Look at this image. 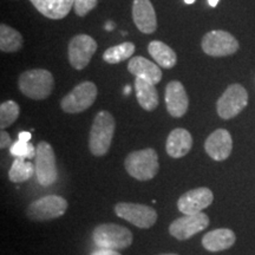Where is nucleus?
Instances as JSON below:
<instances>
[{"instance_id":"1","label":"nucleus","mask_w":255,"mask_h":255,"mask_svg":"<svg viewBox=\"0 0 255 255\" xmlns=\"http://www.w3.org/2000/svg\"><path fill=\"white\" fill-rule=\"evenodd\" d=\"M116 129V122L109 111L96 115L89 136V149L95 156H104L109 151Z\"/></svg>"},{"instance_id":"2","label":"nucleus","mask_w":255,"mask_h":255,"mask_svg":"<svg viewBox=\"0 0 255 255\" xmlns=\"http://www.w3.org/2000/svg\"><path fill=\"white\" fill-rule=\"evenodd\" d=\"M21 94L31 100H45L52 94L55 79L52 73L44 69L28 70L21 73L18 81Z\"/></svg>"},{"instance_id":"3","label":"nucleus","mask_w":255,"mask_h":255,"mask_svg":"<svg viewBox=\"0 0 255 255\" xmlns=\"http://www.w3.org/2000/svg\"><path fill=\"white\" fill-rule=\"evenodd\" d=\"M124 167L130 176L138 181L152 180L158 173V155L152 148L130 152L124 161Z\"/></svg>"},{"instance_id":"4","label":"nucleus","mask_w":255,"mask_h":255,"mask_svg":"<svg viewBox=\"0 0 255 255\" xmlns=\"http://www.w3.org/2000/svg\"><path fill=\"white\" fill-rule=\"evenodd\" d=\"M92 240L98 248L126 250L132 244L133 235L130 229L116 223H102L92 232Z\"/></svg>"},{"instance_id":"5","label":"nucleus","mask_w":255,"mask_h":255,"mask_svg":"<svg viewBox=\"0 0 255 255\" xmlns=\"http://www.w3.org/2000/svg\"><path fill=\"white\" fill-rule=\"evenodd\" d=\"M69 203L58 195H46L34 200L26 208V216L32 221H49L65 214Z\"/></svg>"},{"instance_id":"6","label":"nucleus","mask_w":255,"mask_h":255,"mask_svg":"<svg viewBox=\"0 0 255 255\" xmlns=\"http://www.w3.org/2000/svg\"><path fill=\"white\" fill-rule=\"evenodd\" d=\"M36 176L39 184L50 187L58 180V169L56 163V155L52 146L47 142H39L36 146L34 157Z\"/></svg>"},{"instance_id":"7","label":"nucleus","mask_w":255,"mask_h":255,"mask_svg":"<svg viewBox=\"0 0 255 255\" xmlns=\"http://www.w3.org/2000/svg\"><path fill=\"white\" fill-rule=\"evenodd\" d=\"M248 104V92L240 84H232L226 89L216 103L219 116L223 120H231L238 116Z\"/></svg>"},{"instance_id":"8","label":"nucleus","mask_w":255,"mask_h":255,"mask_svg":"<svg viewBox=\"0 0 255 255\" xmlns=\"http://www.w3.org/2000/svg\"><path fill=\"white\" fill-rule=\"evenodd\" d=\"M115 213L119 218L142 229H149L157 221V213L151 207L139 203L120 202L115 206Z\"/></svg>"},{"instance_id":"9","label":"nucleus","mask_w":255,"mask_h":255,"mask_svg":"<svg viewBox=\"0 0 255 255\" xmlns=\"http://www.w3.org/2000/svg\"><path fill=\"white\" fill-rule=\"evenodd\" d=\"M97 97V87L92 82H82L60 102V108L68 114H79L89 109Z\"/></svg>"},{"instance_id":"10","label":"nucleus","mask_w":255,"mask_h":255,"mask_svg":"<svg viewBox=\"0 0 255 255\" xmlns=\"http://www.w3.org/2000/svg\"><path fill=\"white\" fill-rule=\"evenodd\" d=\"M202 50L208 56L226 57L239 50V41L227 31L214 30L205 34L202 39Z\"/></svg>"},{"instance_id":"11","label":"nucleus","mask_w":255,"mask_h":255,"mask_svg":"<svg viewBox=\"0 0 255 255\" xmlns=\"http://www.w3.org/2000/svg\"><path fill=\"white\" fill-rule=\"evenodd\" d=\"M209 226V218L205 213L193 215H183L182 218L174 220L169 226V234L178 241H184L202 232Z\"/></svg>"},{"instance_id":"12","label":"nucleus","mask_w":255,"mask_h":255,"mask_svg":"<svg viewBox=\"0 0 255 255\" xmlns=\"http://www.w3.org/2000/svg\"><path fill=\"white\" fill-rule=\"evenodd\" d=\"M97 50V43L88 34L73 37L69 44V62L76 70H83Z\"/></svg>"},{"instance_id":"13","label":"nucleus","mask_w":255,"mask_h":255,"mask_svg":"<svg viewBox=\"0 0 255 255\" xmlns=\"http://www.w3.org/2000/svg\"><path fill=\"white\" fill-rule=\"evenodd\" d=\"M214 195L209 188L200 187L184 193L177 201V208L183 215L202 213L203 209L213 203Z\"/></svg>"},{"instance_id":"14","label":"nucleus","mask_w":255,"mask_h":255,"mask_svg":"<svg viewBox=\"0 0 255 255\" xmlns=\"http://www.w3.org/2000/svg\"><path fill=\"white\" fill-rule=\"evenodd\" d=\"M206 152L214 161H225L231 155L233 139L231 133L226 129H218L212 132L206 139Z\"/></svg>"},{"instance_id":"15","label":"nucleus","mask_w":255,"mask_h":255,"mask_svg":"<svg viewBox=\"0 0 255 255\" xmlns=\"http://www.w3.org/2000/svg\"><path fill=\"white\" fill-rule=\"evenodd\" d=\"M164 100L168 113L171 116L178 119L186 115L189 107V100H188L184 87L180 82L173 81L169 83L165 88Z\"/></svg>"},{"instance_id":"16","label":"nucleus","mask_w":255,"mask_h":255,"mask_svg":"<svg viewBox=\"0 0 255 255\" xmlns=\"http://www.w3.org/2000/svg\"><path fill=\"white\" fill-rule=\"evenodd\" d=\"M132 19L137 28L143 33H152L157 27L155 9L150 0H133Z\"/></svg>"},{"instance_id":"17","label":"nucleus","mask_w":255,"mask_h":255,"mask_svg":"<svg viewBox=\"0 0 255 255\" xmlns=\"http://www.w3.org/2000/svg\"><path fill=\"white\" fill-rule=\"evenodd\" d=\"M193 146V137L190 132L182 128H177L169 133L165 150L167 154L173 158H181L191 150Z\"/></svg>"},{"instance_id":"18","label":"nucleus","mask_w":255,"mask_h":255,"mask_svg":"<svg viewBox=\"0 0 255 255\" xmlns=\"http://www.w3.org/2000/svg\"><path fill=\"white\" fill-rule=\"evenodd\" d=\"M128 70L136 77H141L152 84H158L162 79V71L159 66L144 57L137 56L130 59Z\"/></svg>"},{"instance_id":"19","label":"nucleus","mask_w":255,"mask_h":255,"mask_svg":"<svg viewBox=\"0 0 255 255\" xmlns=\"http://www.w3.org/2000/svg\"><path fill=\"white\" fill-rule=\"evenodd\" d=\"M235 240L237 237L232 229L219 228L207 233L202 238V246L209 252H221L231 248Z\"/></svg>"},{"instance_id":"20","label":"nucleus","mask_w":255,"mask_h":255,"mask_svg":"<svg viewBox=\"0 0 255 255\" xmlns=\"http://www.w3.org/2000/svg\"><path fill=\"white\" fill-rule=\"evenodd\" d=\"M41 14L50 19H63L73 8L75 0H30Z\"/></svg>"},{"instance_id":"21","label":"nucleus","mask_w":255,"mask_h":255,"mask_svg":"<svg viewBox=\"0 0 255 255\" xmlns=\"http://www.w3.org/2000/svg\"><path fill=\"white\" fill-rule=\"evenodd\" d=\"M135 91L137 101L144 110L152 111L158 107V94L155 84L141 77H136Z\"/></svg>"},{"instance_id":"22","label":"nucleus","mask_w":255,"mask_h":255,"mask_svg":"<svg viewBox=\"0 0 255 255\" xmlns=\"http://www.w3.org/2000/svg\"><path fill=\"white\" fill-rule=\"evenodd\" d=\"M148 51L154 58L156 64L164 69H171L177 62L176 53L167 44L159 40H152L149 43Z\"/></svg>"},{"instance_id":"23","label":"nucleus","mask_w":255,"mask_h":255,"mask_svg":"<svg viewBox=\"0 0 255 255\" xmlns=\"http://www.w3.org/2000/svg\"><path fill=\"white\" fill-rule=\"evenodd\" d=\"M36 174V167L33 163L26 161V158L14 157L11 168L8 170V178L13 183H23L30 180Z\"/></svg>"},{"instance_id":"24","label":"nucleus","mask_w":255,"mask_h":255,"mask_svg":"<svg viewBox=\"0 0 255 255\" xmlns=\"http://www.w3.org/2000/svg\"><path fill=\"white\" fill-rule=\"evenodd\" d=\"M23 46V36L8 25L0 26V50L2 52H15Z\"/></svg>"},{"instance_id":"25","label":"nucleus","mask_w":255,"mask_h":255,"mask_svg":"<svg viewBox=\"0 0 255 255\" xmlns=\"http://www.w3.org/2000/svg\"><path fill=\"white\" fill-rule=\"evenodd\" d=\"M133 52H135V45L130 41H126V43L108 49L103 53V59L109 64H117L130 58Z\"/></svg>"},{"instance_id":"26","label":"nucleus","mask_w":255,"mask_h":255,"mask_svg":"<svg viewBox=\"0 0 255 255\" xmlns=\"http://www.w3.org/2000/svg\"><path fill=\"white\" fill-rule=\"evenodd\" d=\"M20 108L13 101H7L0 105V128L5 130L17 121Z\"/></svg>"},{"instance_id":"27","label":"nucleus","mask_w":255,"mask_h":255,"mask_svg":"<svg viewBox=\"0 0 255 255\" xmlns=\"http://www.w3.org/2000/svg\"><path fill=\"white\" fill-rule=\"evenodd\" d=\"M9 152L14 157H21L26 159H32L36 157V146L30 142L23 141H15L9 148Z\"/></svg>"},{"instance_id":"28","label":"nucleus","mask_w":255,"mask_h":255,"mask_svg":"<svg viewBox=\"0 0 255 255\" xmlns=\"http://www.w3.org/2000/svg\"><path fill=\"white\" fill-rule=\"evenodd\" d=\"M96 5H97V0H75L73 1V9L79 17H84L91 9L96 7Z\"/></svg>"},{"instance_id":"29","label":"nucleus","mask_w":255,"mask_h":255,"mask_svg":"<svg viewBox=\"0 0 255 255\" xmlns=\"http://www.w3.org/2000/svg\"><path fill=\"white\" fill-rule=\"evenodd\" d=\"M12 144H13V141H12L11 136H9L5 130H1V132H0V148H11Z\"/></svg>"},{"instance_id":"30","label":"nucleus","mask_w":255,"mask_h":255,"mask_svg":"<svg viewBox=\"0 0 255 255\" xmlns=\"http://www.w3.org/2000/svg\"><path fill=\"white\" fill-rule=\"evenodd\" d=\"M91 255H121V254L119 251L107 250V248H98V250L92 252Z\"/></svg>"},{"instance_id":"31","label":"nucleus","mask_w":255,"mask_h":255,"mask_svg":"<svg viewBox=\"0 0 255 255\" xmlns=\"http://www.w3.org/2000/svg\"><path fill=\"white\" fill-rule=\"evenodd\" d=\"M18 139L19 141H23V142H30L31 141V132H28V131L19 132Z\"/></svg>"},{"instance_id":"32","label":"nucleus","mask_w":255,"mask_h":255,"mask_svg":"<svg viewBox=\"0 0 255 255\" xmlns=\"http://www.w3.org/2000/svg\"><path fill=\"white\" fill-rule=\"evenodd\" d=\"M219 1L220 0H208V4H209V6H212V7H216L219 4Z\"/></svg>"},{"instance_id":"33","label":"nucleus","mask_w":255,"mask_h":255,"mask_svg":"<svg viewBox=\"0 0 255 255\" xmlns=\"http://www.w3.org/2000/svg\"><path fill=\"white\" fill-rule=\"evenodd\" d=\"M114 24L113 23H107L105 24V30H108V31H113L114 30Z\"/></svg>"},{"instance_id":"34","label":"nucleus","mask_w":255,"mask_h":255,"mask_svg":"<svg viewBox=\"0 0 255 255\" xmlns=\"http://www.w3.org/2000/svg\"><path fill=\"white\" fill-rule=\"evenodd\" d=\"M130 91H131V89H130V87L124 88V95H129Z\"/></svg>"},{"instance_id":"35","label":"nucleus","mask_w":255,"mask_h":255,"mask_svg":"<svg viewBox=\"0 0 255 255\" xmlns=\"http://www.w3.org/2000/svg\"><path fill=\"white\" fill-rule=\"evenodd\" d=\"M184 2H186V4H188V5H191V4H194V2H195V0H184Z\"/></svg>"},{"instance_id":"36","label":"nucleus","mask_w":255,"mask_h":255,"mask_svg":"<svg viewBox=\"0 0 255 255\" xmlns=\"http://www.w3.org/2000/svg\"><path fill=\"white\" fill-rule=\"evenodd\" d=\"M158 255H178V254H174V253H170V254H158Z\"/></svg>"}]
</instances>
